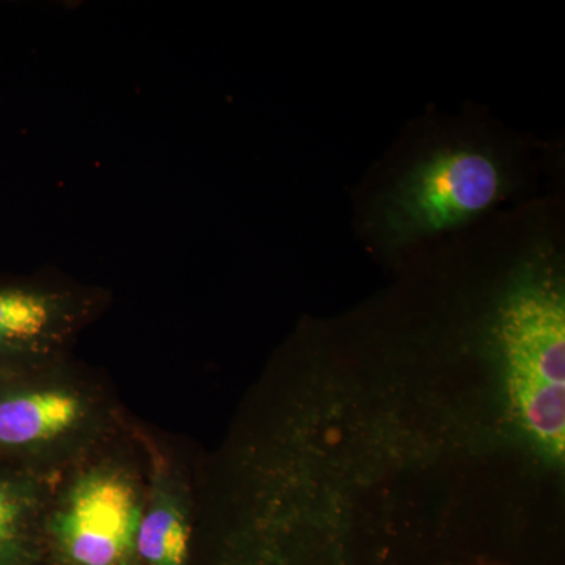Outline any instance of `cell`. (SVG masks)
<instances>
[{
	"label": "cell",
	"instance_id": "obj_4",
	"mask_svg": "<svg viewBox=\"0 0 565 565\" xmlns=\"http://www.w3.org/2000/svg\"><path fill=\"white\" fill-rule=\"evenodd\" d=\"M110 302L109 289L65 274L0 275V373L73 355Z\"/></svg>",
	"mask_w": 565,
	"mask_h": 565
},
{
	"label": "cell",
	"instance_id": "obj_2",
	"mask_svg": "<svg viewBox=\"0 0 565 565\" xmlns=\"http://www.w3.org/2000/svg\"><path fill=\"white\" fill-rule=\"evenodd\" d=\"M106 375L73 355L0 373V463L57 476L131 427Z\"/></svg>",
	"mask_w": 565,
	"mask_h": 565
},
{
	"label": "cell",
	"instance_id": "obj_7",
	"mask_svg": "<svg viewBox=\"0 0 565 565\" xmlns=\"http://www.w3.org/2000/svg\"><path fill=\"white\" fill-rule=\"evenodd\" d=\"M52 478L0 463V565H43V515Z\"/></svg>",
	"mask_w": 565,
	"mask_h": 565
},
{
	"label": "cell",
	"instance_id": "obj_5",
	"mask_svg": "<svg viewBox=\"0 0 565 565\" xmlns=\"http://www.w3.org/2000/svg\"><path fill=\"white\" fill-rule=\"evenodd\" d=\"M503 189L500 167L486 152H438L408 174L386 210L394 236L444 232L489 210Z\"/></svg>",
	"mask_w": 565,
	"mask_h": 565
},
{
	"label": "cell",
	"instance_id": "obj_6",
	"mask_svg": "<svg viewBox=\"0 0 565 565\" xmlns=\"http://www.w3.org/2000/svg\"><path fill=\"white\" fill-rule=\"evenodd\" d=\"M148 489L141 514L137 555L141 565H192L196 497L193 459L147 424L137 422Z\"/></svg>",
	"mask_w": 565,
	"mask_h": 565
},
{
	"label": "cell",
	"instance_id": "obj_1",
	"mask_svg": "<svg viewBox=\"0 0 565 565\" xmlns=\"http://www.w3.org/2000/svg\"><path fill=\"white\" fill-rule=\"evenodd\" d=\"M192 565H565V288L456 343L294 341L193 459Z\"/></svg>",
	"mask_w": 565,
	"mask_h": 565
},
{
	"label": "cell",
	"instance_id": "obj_3",
	"mask_svg": "<svg viewBox=\"0 0 565 565\" xmlns=\"http://www.w3.org/2000/svg\"><path fill=\"white\" fill-rule=\"evenodd\" d=\"M147 489V456L134 419L52 478L43 565H141L137 535Z\"/></svg>",
	"mask_w": 565,
	"mask_h": 565
}]
</instances>
